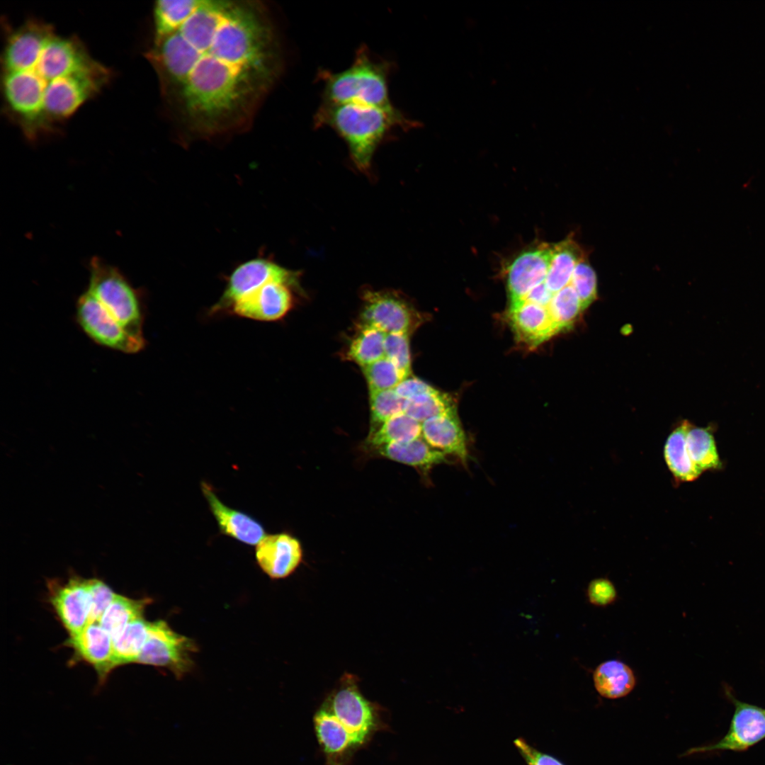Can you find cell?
<instances>
[{
  "label": "cell",
  "mask_w": 765,
  "mask_h": 765,
  "mask_svg": "<svg viewBox=\"0 0 765 765\" xmlns=\"http://www.w3.org/2000/svg\"><path fill=\"white\" fill-rule=\"evenodd\" d=\"M145 57L171 113L200 136L248 125L283 68L274 24L254 1L188 0Z\"/></svg>",
  "instance_id": "obj_1"
},
{
  "label": "cell",
  "mask_w": 765,
  "mask_h": 765,
  "mask_svg": "<svg viewBox=\"0 0 765 765\" xmlns=\"http://www.w3.org/2000/svg\"><path fill=\"white\" fill-rule=\"evenodd\" d=\"M4 30L2 110L30 142L57 133L112 79L111 69L78 37L50 23L30 18Z\"/></svg>",
  "instance_id": "obj_2"
},
{
  "label": "cell",
  "mask_w": 765,
  "mask_h": 765,
  "mask_svg": "<svg viewBox=\"0 0 765 765\" xmlns=\"http://www.w3.org/2000/svg\"><path fill=\"white\" fill-rule=\"evenodd\" d=\"M316 128L328 127L348 145L351 158L361 169L367 170L378 145L394 129L409 130L421 126L397 108L345 103H322L314 118Z\"/></svg>",
  "instance_id": "obj_3"
},
{
  "label": "cell",
  "mask_w": 765,
  "mask_h": 765,
  "mask_svg": "<svg viewBox=\"0 0 765 765\" xmlns=\"http://www.w3.org/2000/svg\"><path fill=\"white\" fill-rule=\"evenodd\" d=\"M390 70V62L374 57L366 45H361L346 69L338 72L319 70L322 103H356L392 108L395 106L389 97Z\"/></svg>",
  "instance_id": "obj_4"
},
{
  "label": "cell",
  "mask_w": 765,
  "mask_h": 765,
  "mask_svg": "<svg viewBox=\"0 0 765 765\" xmlns=\"http://www.w3.org/2000/svg\"><path fill=\"white\" fill-rule=\"evenodd\" d=\"M130 334L144 338L143 312L140 296L116 268L98 258L90 262L87 290Z\"/></svg>",
  "instance_id": "obj_5"
},
{
  "label": "cell",
  "mask_w": 765,
  "mask_h": 765,
  "mask_svg": "<svg viewBox=\"0 0 765 765\" xmlns=\"http://www.w3.org/2000/svg\"><path fill=\"white\" fill-rule=\"evenodd\" d=\"M76 319L83 332L101 346L129 354L145 346L144 338L128 332L88 290L76 301Z\"/></svg>",
  "instance_id": "obj_6"
},
{
  "label": "cell",
  "mask_w": 765,
  "mask_h": 765,
  "mask_svg": "<svg viewBox=\"0 0 765 765\" xmlns=\"http://www.w3.org/2000/svg\"><path fill=\"white\" fill-rule=\"evenodd\" d=\"M193 641L173 630L164 620L149 623L148 635L137 663L165 667L181 677L193 667Z\"/></svg>",
  "instance_id": "obj_7"
},
{
  "label": "cell",
  "mask_w": 765,
  "mask_h": 765,
  "mask_svg": "<svg viewBox=\"0 0 765 765\" xmlns=\"http://www.w3.org/2000/svg\"><path fill=\"white\" fill-rule=\"evenodd\" d=\"M271 281L284 282L293 288L298 285L295 273L275 263L264 259L245 262L230 277L227 287L220 300L212 307V312H229L237 300Z\"/></svg>",
  "instance_id": "obj_8"
},
{
  "label": "cell",
  "mask_w": 765,
  "mask_h": 765,
  "mask_svg": "<svg viewBox=\"0 0 765 765\" xmlns=\"http://www.w3.org/2000/svg\"><path fill=\"white\" fill-rule=\"evenodd\" d=\"M361 324L375 327L386 334H410L419 324L420 316L398 295L384 291H367Z\"/></svg>",
  "instance_id": "obj_9"
},
{
  "label": "cell",
  "mask_w": 765,
  "mask_h": 765,
  "mask_svg": "<svg viewBox=\"0 0 765 765\" xmlns=\"http://www.w3.org/2000/svg\"><path fill=\"white\" fill-rule=\"evenodd\" d=\"M329 709L347 730L354 747L364 744L378 726L374 704L351 681H346L335 692Z\"/></svg>",
  "instance_id": "obj_10"
},
{
  "label": "cell",
  "mask_w": 765,
  "mask_h": 765,
  "mask_svg": "<svg viewBox=\"0 0 765 765\" xmlns=\"http://www.w3.org/2000/svg\"><path fill=\"white\" fill-rule=\"evenodd\" d=\"M291 288V285L284 282L267 283L237 300L229 312L254 320H278L283 317L293 305Z\"/></svg>",
  "instance_id": "obj_11"
},
{
  "label": "cell",
  "mask_w": 765,
  "mask_h": 765,
  "mask_svg": "<svg viewBox=\"0 0 765 765\" xmlns=\"http://www.w3.org/2000/svg\"><path fill=\"white\" fill-rule=\"evenodd\" d=\"M50 603L69 636L90 624L89 579L71 577L67 582L51 584Z\"/></svg>",
  "instance_id": "obj_12"
},
{
  "label": "cell",
  "mask_w": 765,
  "mask_h": 765,
  "mask_svg": "<svg viewBox=\"0 0 765 765\" xmlns=\"http://www.w3.org/2000/svg\"><path fill=\"white\" fill-rule=\"evenodd\" d=\"M735 710L727 733L714 744L689 749L686 754L715 750H744L765 738V709L732 698Z\"/></svg>",
  "instance_id": "obj_13"
},
{
  "label": "cell",
  "mask_w": 765,
  "mask_h": 765,
  "mask_svg": "<svg viewBox=\"0 0 765 765\" xmlns=\"http://www.w3.org/2000/svg\"><path fill=\"white\" fill-rule=\"evenodd\" d=\"M552 245L543 244L518 254L508 266L506 284L511 304L521 301L536 285L545 282Z\"/></svg>",
  "instance_id": "obj_14"
},
{
  "label": "cell",
  "mask_w": 765,
  "mask_h": 765,
  "mask_svg": "<svg viewBox=\"0 0 765 765\" xmlns=\"http://www.w3.org/2000/svg\"><path fill=\"white\" fill-rule=\"evenodd\" d=\"M255 557L260 568L271 578H285L300 564L302 545L289 533L266 534L256 545Z\"/></svg>",
  "instance_id": "obj_15"
},
{
  "label": "cell",
  "mask_w": 765,
  "mask_h": 765,
  "mask_svg": "<svg viewBox=\"0 0 765 765\" xmlns=\"http://www.w3.org/2000/svg\"><path fill=\"white\" fill-rule=\"evenodd\" d=\"M200 489L221 534L249 545H256L266 535L261 523L252 516L224 504L209 483L201 482Z\"/></svg>",
  "instance_id": "obj_16"
},
{
  "label": "cell",
  "mask_w": 765,
  "mask_h": 765,
  "mask_svg": "<svg viewBox=\"0 0 765 765\" xmlns=\"http://www.w3.org/2000/svg\"><path fill=\"white\" fill-rule=\"evenodd\" d=\"M421 436L433 448L453 456L467 467L471 456L457 409L421 423Z\"/></svg>",
  "instance_id": "obj_17"
},
{
  "label": "cell",
  "mask_w": 765,
  "mask_h": 765,
  "mask_svg": "<svg viewBox=\"0 0 765 765\" xmlns=\"http://www.w3.org/2000/svg\"><path fill=\"white\" fill-rule=\"evenodd\" d=\"M66 643L80 659L96 669L101 683L115 668L112 638L98 622L90 623L78 634L69 636Z\"/></svg>",
  "instance_id": "obj_18"
},
{
  "label": "cell",
  "mask_w": 765,
  "mask_h": 765,
  "mask_svg": "<svg viewBox=\"0 0 765 765\" xmlns=\"http://www.w3.org/2000/svg\"><path fill=\"white\" fill-rule=\"evenodd\" d=\"M508 318L517 339L531 347L559 332L548 307L524 300L510 304Z\"/></svg>",
  "instance_id": "obj_19"
},
{
  "label": "cell",
  "mask_w": 765,
  "mask_h": 765,
  "mask_svg": "<svg viewBox=\"0 0 765 765\" xmlns=\"http://www.w3.org/2000/svg\"><path fill=\"white\" fill-rule=\"evenodd\" d=\"M375 453L390 460L414 468L425 478L436 465L448 463L447 455L431 446L423 438L379 447Z\"/></svg>",
  "instance_id": "obj_20"
},
{
  "label": "cell",
  "mask_w": 765,
  "mask_h": 765,
  "mask_svg": "<svg viewBox=\"0 0 765 765\" xmlns=\"http://www.w3.org/2000/svg\"><path fill=\"white\" fill-rule=\"evenodd\" d=\"M313 722L318 742L329 761L334 762L354 747L347 730L330 709H319Z\"/></svg>",
  "instance_id": "obj_21"
},
{
  "label": "cell",
  "mask_w": 765,
  "mask_h": 765,
  "mask_svg": "<svg viewBox=\"0 0 765 765\" xmlns=\"http://www.w3.org/2000/svg\"><path fill=\"white\" fill-rule=\"evenodd\" d=\"M596 691L603 697L616 699L628 695L635 688L636 678L627 664L611 659L599 664L593 674Z\"/></svg>",
  "instance_id": "obj_22"
},
{
  "label": "cell",
  "mask_w": 765,
  "mask_h": 765,
  "mask_svg": "<svg viewBox=\"0 0 765 765\" xmlns=\"http://www.w3.org/2000/svg\"><path fill=\"white\" fill-rule=\"evenodd\" d=\"M691 426L687 420L683 421L669 435L664 445L666 463L677 482L693 481L701 474L687 451L686 436Z\"/></svg>",
  "instance_id": "obj_23"
},
{
  "label": "cell",
  "mask_w": 765,
  "mask_h": 765,
  "mask_svg": "<svg viewBox=\"0 0 765 765\" xmlns=\"http://www.w3.org/2000/svg\"><path fill=\"white\" fill-rule=\"evenodd\" d=\"M584 253L577 242L567 238L552 245V254L545 283L552 293L570 285L577 263Z\"/></svg>",
  "instance_id": "obj_24"
},
{
  "label": "cell",
  "mask_w": 765,
  "mask_h": 765,
  "mask_svg": "<svg viewBox=\"0 0 765 765\" xmlns=\"http://www.w3.org/2000/svg\"><path fill=\"white\" fill-rule=\"evenodd\" d=\"M421 437V423L404 413L397 414L370 432L366 440L368 448L379 447L400 442H406Z\"/></svg>",
  "instance_id": "obj_25"
},
{
  "label": "cell",
  "mask_w": 765,
  "mask_h": 765,
  "mask_svg": "<svg viewBox=\"0 0 765 765\" xmlns=\"http://www.w3.org/2000/svg\"><path fill=\"white\" fill-rule=\"evenodd\" d=\"M385 336L386 333L375 327L360 324L358 332L348 346L346 359L362 368L384 358Z\"/></svg>",
  "instance_id": "obj_26"
},
{
  "label": "cell",
  "mask_w": 765,
  "mask_h": 765,
  "mask_svg": "<svg viewBox=\"0 0 765 765\" xmlns=\"http://www.w3.org/2000/svg\"><path fill=\"white\" fill-rule=\"evenodd\" d=\"M149 622L144 618L127 625L113 638L115 668L123 664L137 663L148 635Z\"/></svg>",
  "instance_id": "obj_27"
},
{
  "label": "cell",
  "mask_w": 765,
  "mask_h": 765,
  "mask_svg": "<svg viewBox=\"0 0 765 765\" xmlns=\"http://www.w3.org/2000/svg\"><path fill=\"white\" fill-rule=\"evenodd\" d=\"M148 602V599L135 600L116 594L98 623L113 639L127 625L143 618L144 610Z\"/></svg>",
  "instance_id": "obj_28"
},
{
  "label": "cell",
  "mask_w": 765,
  "mask_h": 765,
  "mask_svg": "<svg viewBox=\"0 0 765 765\" xmlns=\"http://www.w3.org/2000/svg\"><path fill=\"white\" fill-rule=\"evenodd\" d=\"M713 432L710 426L700 428L692 425L686 436L687 451L701 473L722 467Z\"/></svg>",
  "instance_id": "obj_29"
},
{
  "label": "cell",
  "mask_w": 765,
  "mask_h": 765,
  "mask_svg": "<svg viewBox=\"0 0 765 765\" xmlns=\"http://www.w3.org/2000/svg\"><path fill=\"white\" fill-rule=\"evenodd\" d=\"M456 409L452 397L434 389L405 400L404 413L420 423Z\"/></svg>",
  "instance_id": "obj_30"
},
{
  "label": "cell",
  "mask_w": 765,
  "mask_h": 765,
  "mask_svg": "<svg viewBox=\"0 0 765 765\" xmlns=\"http://www.w3.org/2000/svg\"><path fill=\"white\" fill-rule=\"evenodd\" d=\"M548 309L559 332L570 328L582 311L578 295L570 284L554 293Z\"/></svg>",
  "instance_id": "obj_31"
},
{
  "label": "cell",
  "mask_w": 765,
  "mask_h": 765,
  "mask_svg": "<svg viewBox=\"0 0 765 765\" xmlns=\"http://www.w3.org/2000/svg\"><path fill=\"white\" fill-rule=\"evenodd\" d=\"M369 393L395 389L409 377L392 361L384 357L370 365L362 367Z\"/></svg>",
  "instance_id": "obj_32"
},
{
  "label": "cell",
  "mask_w": 765,
  "mask_h": 765,
  "mask_svg": "<svg viewBox=\"0 0 765 765\" xmlns=\"http://www.w3.org/2000/svg\"><path fill=\"white\" fill-rule=\"evenodd\" d=\"M370 394V431L378 429L390 418L404 413L405 400L395 389Z\"/></svg>",
  "instance_id": "obj_33"
},
{
  "label": "cell",
  "mask_w": 765,
  "mask_h": 765,
  "mask_svg": "<svg viewBox=\"0 0 765 765\" xmlns=\"http://www.w3.org/2000/svg\"><path fill=\"white\" fill-rule=\"evenodd\" d=\"M570 284L578 295L582 310L596 298V276L584 256L576 265Z\"/></svg>",
  "instance_id": "obj_34"
},
{
  "label": "cell",
  "mask_w": 765,
  "mask_h": 765,
  "mask_svg": "<svg viewBox=\"0 0 765 765\" xmlns=\"http://www.w3.org/2000/svg\"><path fill=\"white\" fill-rule=\"evenodd\" d=\"M409 335L403 332L386 334L384 344L385 357L408 376L411 373Z\"/></svg>",
  "instance_id": "obj_35"
},
{
  "label": "cell",
  "mask_w": 765,
  "mask_h": 765,
  "mask_svg": "<svg viewBox=\"0 0 765 765\" xmlns=\"http://www.w3.org/2000/svg\"><path fill=\"white\" fill-rule=\"evenodd\" d=\"M116 594L101 580L89 579L90 623L99 621Z\"/></svg>",
  "instance_id": "obj_36"
},
{
  "label": "cell",
  "mask_w": 765,
  "mask_h": 765,
  "mask_svg": "<svg viewBox=\"0 0 765 765\" xmlns=\"http://www.w3.org/2000/svg\"><path fill=\"white\" fill-rule=\"evenodd\" d=\"M617 591L613 583L606 578L592 579L588 584L586 596L590 604L596 606H606L613 604L617 598Z\"/></svg>",
  "instance_id": "obj_37"
},
{
  "label": "cell",
  "mask_w": 765,
  "mask_h": 765,
  "mask_svg": "<svg viewBox=\"0 0 765 765\" xmlns=\"http://www.w3.org/2000/svg\"><path fill=\"white\" fill-rule=\"evenodd\" d=\"M513 742L527 765H565L554 756L532 747L522 737L516 738Z\"/></svg>",
  "instance_id": "obj_38"
},
{
  "label": "cell",
  "mask_w": 765,
  "mask_h": 765,
  "mask_svg": "<svg viewBox=\"0 0 765 765\" xmlns=\"http://www.w3.org/2000/svg\"><path fill=\"white\" fill-rule=\"evenodd\" d=\"M424 381L415 377H407L402 380L395 388L397 394L404 400L409 399L418 395L425 393L434 390Z\"/></svg>",
  "instance_id": "obj_39"
},
{
  "label": "cell",
  "mask_w": 765,
  "mask_h": 765,
  "mask_svg": "<svg viewBox=\"0 0 765 765\" xmlns=\"http://www.w3.org/2000/svg\"><path fill=\"white\" fill-rule=\"evenodd\" d=\"M553 295L554 293L550 290L545 283L543 282L531 290L523 300L538 305L548 307Z\"/></svg>",
  "instance_id": "obj_40"
}]
</instances>
